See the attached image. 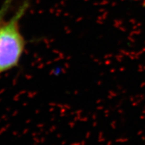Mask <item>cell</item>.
Listing matches in <instances>:
<instances>
[{"label": "cell", "instance_id": "1", "mask_svg": "<svg viewBox=\"0 0 145 145\" xmlns=\"http://www.w3.org/2000/svg\"><path fill=\"white\" fill-rule=\"evenodd\" d=\"M29 7V0H24L12 16L0 26V75L17 66L24 53L26 40L20 21Z\"/></svg>", "mask_w": 145, "mask_h": 145}, {"label": "cell", "instance_id": "2", "mask_svg": "<svg viewBox=\"0 0 145 145\" xmlns=\"http://www.w3.org/2000/svg\"><path fill=\"white\" fill-rule=\"evenodd\" d=\"M14 0H4L0 8V26L3 24L5 15L8 14L9 8L12 6Z\"/></svg>", "mask_w": 145, "mask_h": 145}]
</instances>
